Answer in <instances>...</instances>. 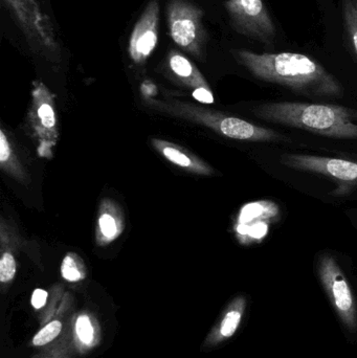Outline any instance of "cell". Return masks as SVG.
I'll return each mask as SVG.
<instances>
[{
    "label": "cell",
    "mask_w": 357,
    "mask_h": 358,
    "mask_svg": "<svg viewBox=\"0 0 357 358\" xmlns=\"http://www.w3.org/2000/svg\"><path fill=\"white\" fill-rule=\"evenodd\" d=\"M237 61L254 77L268 83L285 86L309 98L333 99L343 96V86L320 63L295 52L256 54L240 50Z\"/></svg>",
    "instance_id": "6da1fadb"
},
{
    "label": "cell",
    "mask_w": 357,
    "mask_h": 358,
    "mask_svg": "<svg viewBox=\"0 0 357 358\" xmlns=\"http://www.w3.org/2000/svg\"><path fill=\"white\" fill-rule=\"evenodd\" d=\"M256 117L270 123L340 140H357V110L319 103L272 102L255 109Z\"/></svg>",
    "instance_id": "7a4b0ae2"
},
{
    "label": "cell",
    "mask_w": 357,
    "mask_h": 358,
    "mask_svg": "<svg viewBox=\"0 0 357 358\" xmlns=\"http://www.w3.org/2000/svg\"><path fill=\"white\" fill-rule=\"evenodd\" d=\"M201 6L191 0H170L167 4L169 34L174 43L197 59L205 57L207 33Z\"/></svg>",
    "instance_id": "3957f363"
},
{
    "label": "cell",
    "mask_w": 357,
    "mask_h": 358,
    "mask_svg": "<svg viewBox=\"0 0 357 358\" xmlns=\"http://www.w3.org/2000/svg\"><path fill=\"white\" fill-rule=\"evenodd\" d=\"M22 29L27 43L46 57L60 56V42L50 17L36 0H3Z\"/></svg>",
    "instance_id": "277c9868"
},
{
    "label": "cell",
    "mask_w": 357,
    "mask_h": 358,
    "mask_svg": "<svg viewBox=\"0 0 357 358\" xmlns=\"http://www.w3.org/2000/svg\"><path fill=\"white\" fill-rule=\"evenodd\" d=\"M224 6L237 33L266 45L274 43L277 29L263 0H226Z\"/></svg>",
    "instance_id": "5b68a950"
},
{
    "label": "cell",
    "mask_w": 357,
    "mask_h": 358,
    "mask_svg": "<svg viewBox=\"0 0 357 358\" xmlns=\"http://www.w3.org/2000/svg\"><path fill=\"white\" fill-rule=\"evenodd\" d=\"M319 275L333 308L344 325L350 330L357 327V305L343 269L330 255L319 260Z\"/></svg>",
    "instance_id": "8992f818"
},
{
    "label": "cell",
    "mask_w": 357,
    "mask_h": 358,
    "mask_svg": "<svg viewBox=\"0 0 357 358\" xmlns=\"http://www.w3.org/2000/svg\"><path fill=\"white\" fill-rule=\"evenodd\" d=\"M281 163L291 169L333 179L340 183L337 195H345L357 187V161L310 155H286L281 159Z\"/></svg>",
    "instance_id": "52a82bcc"
},
{
    "label": "cell",
    "mask_w": 357,
    "mask_h": 358,
    "mask_svg": "<svg viewBox=\"0 0 357 358\" xmlns=\"http://www.w3.org/2000/svg\"><path fill=\"white\" fill-rule=\"evenodd\" d=\"M159 1L151 0L136 21L128 44L130 58L136 64L146 62L154 52L159 42Z\"/></svg>",
    "instance_id": "ba28073f"
},
{
    "label": "cell",
    "mask_w": 357,
    "mask_h": 358,
    "mask_svg": "<svg viewBox=\"0 0 357 358\" xmlns=\"http://www.w3.org/2000/svg\"><path fill=\"white\" fill-rule=\"evenodd\" d=\"M207 125L219 132L226 138L247 142H279L283 136L270 128L255 125L251 122L235 117L216 113L207 119Z\"/></svg>",
    "instance_id": "9c48e42d"
},
{
    "label": "cell",
    "mask_w": 357,
    "mask_h": 358,
    "mask_svg": "<svg viewBox=\"0 0 357 358\" xmlns=\"http://www.w3.org/2000/svg\"><path fill=\"white\" fill-rule=\"evenodd\" d=\"M31 115L33 117L31 123L40 138H54L56 141L57 120L52 94L40 82H36L33 90V111Z\"/></svg>",
    "instance_id": "30bf717a"
},
{
    "label": "cell",
    "mask_w": 357,
    "mask_h": 358,
    "mask_svg": "<svg viewBox=\"0 0 357 358\" xmlns=\"http://www.w3.org/2000/svg\"><path fill=\"white\" fill-rule=\"evenodd\" d=\"M71 343L79 355H87L100 345L102 329L94 313L90 311L78 313L71 320Z\"/></svg>",
    "instance_id": "8fae6325"
},
{
    "label": "cell",
    "mask_w": 357,
    "mask_h": 358,
    "mask_svg": "<svg viewBox=\"0 0 357 358\" xmlns=\"http://www.w3.org/2000/svg\"><path fill=\"white\" fill-rule=\"evenodd\" d=\"M245 309L247 299L242 296L235 298L224 311L219 323L210 332L205 342V346H217L233 338L240 327Z\"/></svg>",
    "instance_id": "7c38bea8"
},
{
    "label": "cell",
    "mask_w": 357,
    "mask_h": 358,
    "mask_svg": "<svg viewBox=\"0 0 357 358\" xmlns=\"http://www.w3.org/2000/svg\"><path fill=\"white\" fill-rule=\"evenodd\" d=\"M168 65L172 73L184 84L196 88L209 87L197 67L177 50H171L168 55Z\"/></svg>",
    "instance_id": "4fadbf2b"
},
{
    "label": "cell",
    "mask_w": 357,
    "mask_h": 358,
    "mask_svg": "<svg viewBox=\"0 0 357 358\" xmlns=\"http://www.w3.org/2000/svg\"><path fill=\"white\" fill-rule=\"evenodd\" d=\"M155 148L161 151V155L168 159V161L173 163L178 167L184 168L191 172H196L199 174H205L209 176L212 173V169L207 165L195 159L194 157H190L186 151L180 149L175 145L170 144V143L163 142V141H153Z\"/></svg>",
    "instance_id": "5bb4252c"
},
{
    "label": "cell",
    "mask_w": 357,
    "mask_h": 358,
    "mask_svg": "<svg viewBox=\"0 0 357 358\" xmlns=\"http://www.w3.org/2000/svg\"><path fill=\"white\" fill-rule=\"evenodd\" d=\"M66 310L67 308H65L64 311ZM64 311H57L56 317L44 324L43 327H41V329L31 338V346H48L62 336L63 328H64Z\"/></svg>",
    "instance_id": "9a60e30c"
},
{
    "label": "cell",
    "mask_w": 357,
    "mask_h": 358,
    "mask_svg": "<svg viewBox=\"0 0 357 358\" xmlns=\"http://www.w3.org/2000/svg\"><path fill=\"white\" fill-rule=\"evenodd\" d=\"M99 234L103 243H108L119 237L123 231L121 219L117 217V213L112 210H107L99 217Z\"/></svg>",
    "instance_id": "2e32d148"
},
{
    "label": "cell",
    "mask_w": 357,
    "mask_h": 358,
    "mask_svg": "<svg viewBox=\"0 0 357 358\" xmlns=\"http://www.w3.org/2000/svg\"><path fill=\"white\" fill-rule=\"evenodd\" d=\"M86 275L85 265L77 254L69 252L64 257L61 264V275L65 281L77 283L85 280Z\"/></svg>",
    "instance_id": "e0dca14e"
},
{
    "label": "cell",
    "mask_w": 357,
    "mask_h": 358,
    "mask_svg": "<svg viewBox=\"0 0 357 358\" xmlns=\"http://www.w3.org/2000/svg\"><path fill=\"white\" fill-rule=\"evenodd\" d=\"M344 21L357 57V0H344Z\"/></svg>",
    "instance_id": "ac0fdd59"
},
{
    "label": "cell",
    "mask_w": 357,
    "mask_h": 358,
    "mask_svg": "<svg viewBox=\"0 0 357 358\" xmlns=\"http://www.w3.org/2000/svg\"><path fill=\"white\" fill-rule=\"evenodd\" d=\"M71 328L69 331L65 334L64 336L60 338L56 345H54L52 350H46L45 352L40 353L38 358H71Z\"/></svg>",
    "instance_id": "d6986e66"
},
{
    "label": "cell",
    "mask_w": 357,
    "mask_h": 358,
    "mask_svg": "<svg viewBox=\"0 0 357 358\" xmlns=\"http://www.w3.org/2000/svg\"><path fill=\"white\" fill-rule=\"evenodd\" d=\"M17 273V263L10 252H4L0 260V282L8 284L14 280Z\"/></svg>",
    "instance_id": "ffe728a7"
},
{
    "label": "cell",
    "mask_w": 357,
    "mask_h": 358,
    "mask_svg": "<svg viewBox=\"0 0 357 358\" xmlns=\"http://www.w3.org/2000/svg\"><path fill=\"white\" fill-rule=\"evenodd\" d=\"M10 159H12V148H10V142L4 132L0 130V163L4 167Z\"/></svg>",
    "instance_id": "44dd1931"
},
{
    "label": "cell",
    "mask_w": 357,
    "mask_h": 358,
    "mask_svg": "<svg viewBox=\"0 0 357 358\" xmlns=\"http://www.w3.org/2000/svg\"><path fill=\"white\" fill-rule=\"evenodd\" d=\"M48 292L46 290L41 289V288H37L34 290L31 294V304L35 310H41L42 308L45 307L46 303H48Z\"/></svg>",
    "instance_id": "7402d4cb"
},
{
    "label": "cell",
    "mask_w": 357,
    "mask_h": 358,
    "mask_svg": "<svg viewBox=\"0 0 357 358\" xmlns=\"http://www.w3.org/2000/svg\"><path fill=\"white\" fill-rule=\"evenodd\" d=\"M193 98L203 104H213L214 96L209 87H198L193 92Z\"/></svg>",
    "instance_id": "603a6c76"
},
{
    "label": "cell",
    "mask_w": 357,
    "mask_h": 358,
    "mask_svg": "<svg viewBox=\"0 0 357 358\" xmlns=\"http://www.w3.org/2000/svg\"><path fill=\"white\" fill-rule=\"evenodd\" d=\"M356 224H357V218H356Z\"/></svg>",
    "instance_id": "cb8c5ba5"
}]
</instances>
